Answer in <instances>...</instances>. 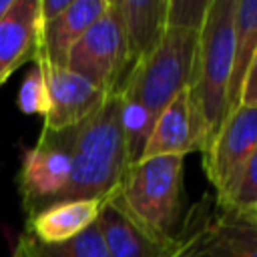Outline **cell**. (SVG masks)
I'll use <instances>...</instances> for the list:
<instances>
[{
    "label": "cell",
    "instance_id": "cell-18",
    "mask_svg": "<svg viewBox=\"0 0 257 257\" xmlns=\"http://www.w3.org/2000/svg\"><path fill=\"white\" fill-rule=\"evenodd\" d=\"M118 96H120V126L124 137L126 163L135 165L145 157L157 116L139 100L124 94H118Z\"/></svg>",
    "mask_w": 257,
    "mask_h": 257
},
{
    "label": "cell",
    "instance_id": "cell-16",
    "mask_svg": "<svg viewBox=\"0 0 257 257\" xmlns=\"http://www.w3.org/2000/svg\"><path fill=\"white\" fill-rule=\"evenodd\" d=\"M255 50H257V0H237L233 72H231V86H229V112L239 106L241 84L255 56Z\"/></svg>",
    "mask_w": 257,
    "mask_h": 257
},
{
    "label": "cell",
    "instance_id": "cell-7",
    "mask_svg": "<svg viewBox=\"0 0 257 257\" xmlns=\"http://www.w3.org/2000/svg\"><path fill=\"white\" fill-rule=\"evenodd\" d=\"M257 147V108H233L209 147L203 151V167L217 193V207L231 197L249 157Z\"/></svg>",
    "mask_w": 257,
    "mask_h": 257
},
{
    "label": "cell",
    "instance_id": "cell-22",
    "mask_svg": "<svg viewBox=\"0 0 257 257\" xmlns=\"http://www.w3.org/2000/svg\"><path fill=\"white\" fill-rule=\"evenodd\" d=\"M255 205H257V147H255L253 155L249 157L231 197L227 199L225 205H221L217 209H231V211L247 213Z\"/></svg>",
    "mask_w": 257,
    "mask_h": 257
},
{
    "label": "cell",
    "instance_id": "cell-8",
    "mask_svg": "<svg viewBox=\"0 0 257 257\" xmlns=\"http://www.w3.org/2000/svg\"><path fill=\"white\" fill-rule=\"evenodd\" d=\"M207 145H209V133L201 108L189 86L181 90L159 112L143 159L159 157V155L185 157L195 151L203 153Z\"/></svg>",
    "mask_w": 257,
    "mask_h": 257
},
{
    "label": "cell",
    "instance_id": "cell-14",
    "mask_svg": "<svg viewBox=\"0 0 257 257\" xmlns=\"http://www.w3.org/2000/svg\"><path fill=\"white\" fill-rule=\"evenodd\" d=\"M96 223L110 257H171L173 255L175 241L165 243L151 237L143 227H139L128 215H124L108 199L104 201V207Z\"/></svg>",
    "mask_w": 257,
    "mask_h": 257
},
{
    "label": "cell",
    "instance_id": "cell-15",
    "mask_svg": "<svg viewBox=\"0 0 257 257\" xmlns=\"http://www.w3.org/2000/svg\"><path fill=\"white\" fill-rule=\"evenodd\" d=\"M195 223L187 219L185 227L175 235V249L171 257H257V251L245 249L221 239L207 227V213L195 207Z\"/></svg>",
    "mask_w": 257,
    "mask_h": 257
},
{
    "label": "cell",
    "instance_id": "cell-26",
    "mask_svg": "<svg viewBox=\"0 0 257 257\" xmlns=\"http://www.w3.org/2000/svg\"><path fill=\"white\" fill-rule=\"evenodd\" d=\"M247 213H249V215H251V217H255V219H257V205H255V207H253V209H251V211H247Z\"/></svg>",
    "mask_w": 257,
    "mask_h": 257
},
{
    "label": "cell",
    "instance_id": "cell-4",
    "mask_svg": "<svg viewBox=\"0 0 257 257\" xmlns=\"http://www.w3.org/2000/svg\"><path fill=\"white\" fill-rule=\"evenodd\" d=\"M201 32L167 28L159 46L131 72L118 94L131 96L155 116L185 88L193 86Z\"/></svg>",
    "mask_w": 257,
    "mask_h": 257
},
{
    "label": "cell",
    "instance_id": "cell-12",
    "mask_svg": "<svg viewBox=\"0 0 257 257\" xmlns=\"http://www.w3.org/2000/svg\"><path fill=\"white\" fill-rule=\"evenodd\" d=\"M38 40V0H14L0 20V86L26 60L34 58Z\"/></svg>",
    "mask_w": 257,
    "mask_h": 257
},
{
    "label": "cell",
    "instance_id": "cell-10",
    "mask_svg": "<svg viewBox=\"0 0 257 257\" xmlns=\"http://www.w3.org/2000/svg\"><path fill=\"white\" fill-rule=\"evenodd\" d=\"M110 2L112 0H72L54 22L38 28L32 62L36 66H66L70 50L108 10Z\"/></svg>",
    "mask_w": 257,
    "mask_h": 257
},
{
    "label": "cell",
    "instance_id": "cell-20",
    "mask_svg": "<svg viewBox=\"0 0 257 257\" xmlns=\"http://www.w3.org/2000/svg\"><path fill=\"white\" fill-rule=\"evenodd\" d=\"M16 104L24 114H42V116H46V112L50 108L48 84H46L42 68H38L36 64L24 76V80L18 88V94H16Z\"/></svg>",
    "mask_w": 257,
    "mask_h": 257
},
{
    "label": "cell",
    "instance_id": "cell-2",
    "mask_svg": "<svg viewBox=\"0 0 257 257\" xmlns=\"http://www.w3.org/2000/svg\"><path fill=\"white\" fill-rule=\"evenodd\" d=\"M185 157L159 155L128 165L106 197L151 237L173 243L183 213Z\"/></svg>",
    "mask_w": 257,
    "mask_h": 257
},
{
    "label": "cell",
    "instance_id": "cell-6",
    "mask_svg": "<svg viewBox=\"0 0 257 257\" xmlns=\"http://www.w3.org/2000/svg\"><path fill=\"white\" fill-rule=\"evenodd\" d=\"M72 177V157L58 133H40L34 147L22 155L16 175L26 219L54 205L64 195Z\"/></svg>",
    "mask_w": 257,
    "mask_h": 257
},
{
    "label": "cell",
    "instance_id": "cell-1",
    "mask_svg": "<svg viewBox=\"0 0 257 257\" xmlns=\"http://www.w3.org/2000/svg\"><path fill=\"white\" fill-rule=\"evenodd\" d=\"M58 135L72 157V177L60 201L106 199L128 167L120 126V96H108L90 116Z\"/></svg>",
    "mask_w": 257,
    "mask_h": 257
},
{
    "label": "cell",
    "instance_id": "cell-24",
    "mask_svg": "<svg viewBox=\"0 0 257 257\" xmlns=\"http://www.w3.org/2000/svg\"><path fill=\"white\" fill-rule=\"evenodd\" d=\"M70 4L72 0H38V28L54 22Z\"/></svg>",
    "mask_w": 257,
    "mask_h": 257
},
{
    "label": "cell",
    "instance_id": "cell-3",
    "mask_svg": "<svg viewBox=\"0 0 257 257\" xmlns=\"http://www.w3.org/2000/svg\"><path fill=\"white\" fill-rule=\"evenodd\" d=\"M237 0H211L207 20L199 36L193 96L201 108L209 143L229 112V86L233 72ZM209 147V145H207Z\"/></svg>",
    "mask_w": 257,
    "mask_h": 257
},
{
    "label": "cell",
    "instance_id": "cell-11",
    "mask_svg": "<svg viewBox=\"0 0 257 257\" xmlns=\"http://www.w3.org/2000/svg\"><path fill=\"white\" fill-rule=\"evenodd\" d=\"M106 199H74L48 205L26 219L24 231L42 243H62L92 227Z\"/></svg>",
    "mask_w": 257,
    "mask_h": 257
},
{
    "label": "cell",
    "instance_id": "cell-17",
    "mask_svg": "<svg viewBox=\"0 0 257 257\" xmlns=\"http://www.w3.org/2000/svg\"><path fill=\"white\" fill-rule=\"evenodd\" d=\"M12 257H110L98 223L88 227L84 233L62 241V243H42L28 235L26 231L14 243Z\"/></svg>",
    "mask_w": 257,
    "mask_h": 257
},
{
    "label": "cell",
    "instance_id": "cell-5",
    "mask_svg": "<svg viewBox=\"0 0 257 257\" xmlns=\"http://www.w3.org/2000/svg\"><path fill=\"white\" fill-rule=\"evenodd\" d=\"M66 66L108 96L118 94L124 88L131 76V66L124 24L114 0L70 50Z\"/></svg>",
    "mask_w": 257,
    "mask_h": 257
},
{
    "label": "cell",
    "instance_id": "cell-13",
    "mask_svg": "<svg viewBox=\"0 0 257 257\" xmlns=\"http://www.w3.org/2000/svg\"><path fill=\"white\" fill-rule=\"evenodd\" d=\"M124 24L131 72L163 40L169 0H114Z\"/></svg>",
    "mask_w": 257,
    "mask_h": 257
},
{
    "label": "cell",
    "instance_id": "cell-19",
    "mask_svg": "<svg viewBox=\"0 0 257 257\" xmlns=\"http://www.w3.org/2000/svg\"><path fill=\"white\" fill-rule=\"evenodd\" d=\"M207 227L225 241L257 251V219L249 213L215 207V213L207 215Z\"/></svg>",
    "mask_w": 257,
    "mask_h": 257
},
{
    "label": "cell",
    "instance_id": "cell-9",
    "mask_svg": "<svg viewBox=\"0 0 257 257\" xmlns=\"http://www.w3.org/2000/svg\"><path fill=\"white\" fill-rule=\"evenodd\" d=\"M44 72L50 108L44 116L42 133H60L90 116L108 94L92 82L72 72L68 66H38Z\"/></svg>",
    "mask_w": 257,
    "mask_h": 257
},
{
    "label": "cell",
    "instance_id": "cell-23",
    "mask_svg": "<svg viewBox=\"0 0 257 257\" xmlns=\"http://www.w3.org/2000/svg\"><path fill=\"white\" fill-rule=\"evenodd\" d=\"M239 104L257 108V50H255V56L249 64L245 78H243L241 92H239Z\"/></svg>",
    "mask_w": 257,
    "mask_h": 257
},
{
    "label": "cell",
    "instance_id": "cell-25",
    "mask_svg": "<svg viewBox=\"0 0 257 257\" xmlns=\"http://www.w3.org/2000/svg\"><path fill=\"white\" fill-rule=\"evenodd\" d=\"M12 2L14 0H0V20L10 12V8H12Z\"/></svg>",
    "mask_w": 257,
    "mask_h": 257
},
{
    "label": "cell",
    "instance_id": "cell-21",
    "mask_svg": "<svg viewBox=\"0 0 257 257\" xmlns=\"http://www.w3.org/2000/svg\"><path fill=\"white\" fill-rule=\"evenodd\" d=\"M211 0H169L167 28H183L201 32L207 20Z\"/></svg>",
    "mask_w": 257,
    "mask_h": 257
}]
</instances>
